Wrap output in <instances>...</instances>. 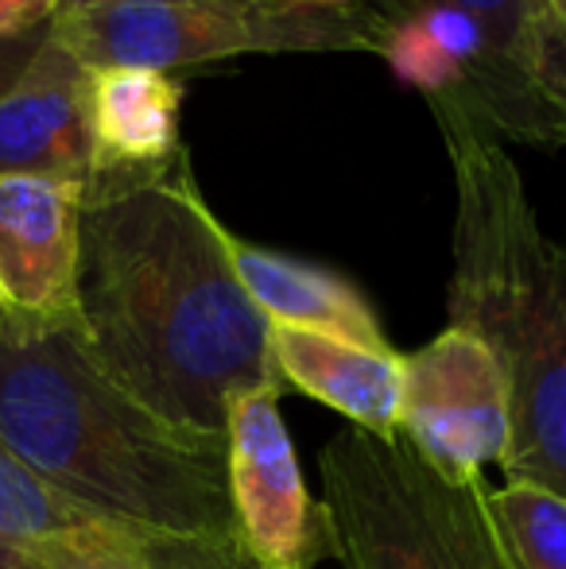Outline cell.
I'll list each match as a JSON object with an SVG mask.
<instances>
[{"label": "cell", "mask_w": 566, "mask_h": 569, "mask_svg": "<svg viewBox=\"0 0 566 569\" xmlns=\"http://www.w3.org/2000/svg\"><path fill=\"white\" fill-rule=\"evenodd\" d=\"M481 23L500 62L566 106V36L555 28L544 0H443Z\"/></svg>", "instance_id": "14"}, {"label": "cell", "mask_w": 566, "mask_h": 569, "mask_svg": "<svg viewBox=\"0 0 566 569\" xmlns=\"http://www.w3.org/2000/svg\"><path fill=\"white\" fill-rule=\"evenodd\" d=\"M182 82L143 67L90 70L93 174H143L182 151Z\"/></svg>", "instance_id": "12"}, {"label": "cell", "mask_w": 566, "mask_h": 569, "mask_svg": "<svg viewBox=\"0 0 566 569\" xmlns=\"http://www.w3.org/2000/svg\"><path fill=\"white\" fill-rule=\"evenodd\" d=\"M86 182L0 179V307L36 318L78 315Z\"/></svg>", "instance_id": "9"}, {"label": "cell", "mask_w": 566, "mask_h": 569, "mask_svg": "<svg viewBox=\"0 0 566 569\" xmlns=\"http://www.w3.org/2000/svg\"><path fill=\"white\" fill-rule=\"evenodd\" d=\"M182 148L159 171L86 182L78 326L93 360L159 419L226 435L229 399L280 391L272 322L249 299Z\"/></svg>", "instance_id": "1"}, {"label": "cell", "mask_w": 566, "mask_h": 569, "mask_svg": "<svg viewBox=\"0 0 566 569\" xmlns=\"http://www.w3.org/2000/svg\"><path fill=\"white\" fill-rule=\"evenodd\" d=\"M454 171L450 326L493 349L513 446L500 469L566 496V248L539 226L505 140L469 109L430 106Z\"/></svg>", "instance_id": "3"}, {"label": "cell", "mask_w": 566, "mask_h": 569, "mask_svg": "<svg viewBox=\"0 0 566 569\" xmlns=\"http://www.w3.org/2000/svg\"><path fill=\"white\" fill-rule=\"evenodd\" d=\"M0 442L82 508L156 542L249 550L229 496L226 435H195L93 360L78 315L0 307Z\"/></svg>", "instance_id": "2"}, {"label": "cell", "mask_w": 566, "mask_h": 569, "mask_svg": "<svg viewBox=\"0 0 566 569\" xmlns=\"http://www.w3.org/2000/svg\"><path fill=\"white\" fill-rule=\"evenodd\" d=\"M0 539L43 569H265L249 550L156 542L47 485L0 442Z\"/></svg>", "instance_id": "8"}, {"label": "cell", "mask_w": 566, "mask_h": 569, "mask_svg": "<svg viewBox=\"0 0 566 569\" xmlns=\"http://www.w3.org/2000/svg\"><path fill=\"white\" fill-rule=\"evenodd\" d=\"M400 438L446 480H485V465H505L513 446L508 380L493 349L446 326L435 341L404 357Z\"/></svg>", "instance_id": "6"}, {"label": "cell", "mask_w": 566, "mask_h": 569, "mask_svg": "<svg viewBox=\"0 0 566 569\" xmlns=\"http://www.w3.org/2000/svg\"><path fill=\"white\" fill-rule=\"evenodd\" d=\"M547 4V12H552V20H555V28L566 36V0H544Z\"/></svg>", "instance_id": "19"}, {"label": "cell", "mask_w": 566, "mask_h": 569, "mask_svg": "<svg viewBox=\"0 0 566 569\" xmlns=\"http://www.w3.org/2000/svg\"><path fill=\"white\" fill-rule=\"evenodd\" d=\"M51 31L90 70L175 74L241 54H377L385 16L280 0H70Z\"/></svg>", "instance_id": "5"}, {"label": "cell", "mask_w": 566, "mask_h": 569, "mask_svg": "<svg viewBox=\"0 0 566 569\" xmlns=\"http://www.w3.org/2000/svg\"><path fill=\"white\" fill-rule=\"evenodd\" d=\"M229 496L249 555L265 569H315L334 558L318 500H310L280 391H241L226 411Z\"/></svg>", "instance_id": "7"}, {"label": "cell", "mask_w": 566, "mask_h": 569, "mask_svg": "<svg viewBox=\"0 0 566 569\" xmlns=\"http://www.w3.org/2000/svg\"><path fill=\"white\" fill-rule=\"evenodd\" d=\"M0 569H43L36 558H28L23 550H16L12 542L0 539Z\"/></svg>", "instance_id": "18"}, {"label": "cell", "mask_w": 566, "mask_h": 569, "mask_svg": "<svg viewBox=\"0 0 566 569\" xmlns=\"http://www.w3.org/2000/svg\"><path fill=\"white\" fill-rule=\"evenodd\" d=\"M62 4H70V0H62ZM280 4H307V8H315L310 0H280Z\"/></svg>", "instance_id": "20"}, {"label": "cell", "mask_w": 566, "mask_h": 569, "mask_svg": "<svg viewBox=\"0 0 566 569\" xmlns=\"http://www.w3.org/2000/svg\"><path fill=\"white\" fill-rule=\"evenodd\" d=\"M489 516L508 569H566V496L508 480L489 488Z\"/></svg>", "instance_id": "15"}, {"label": "cell", "mask_w": 566, "mask_h": 569, "mask_svg": "<svg viewBox=\"0 0 566 569\" xmlns=\"http://www.w3.org/2000/svg\"><path fill=\"white\" fill-rule=\"evenodd\" d=\"M341 569H508L485 480H446L404 438L346 427L318 453Z\"/></svg>", "instance_id": "4"}, {"label": "cell", "mask_w": 566, "mask_h": 569, "mask_svg": "<svg viewBox=\"0 0 566 569\" xmlns=\"http://www.w3.org/2000/svg\"><path fill=\"white\" fill-rule=\"evenodd\" d=\"M47 31L51 28L28 31V36H0V93L12 90L16 78L28 70V62L36 59V51L43 47Z\"/></svg>", "instance_id": "17"}, {"label": "cell", "mask_w": 566, "mask_h": 569, "mask_svg": "<svg viewBox=\"0 0 566 569\" xmlns=\"http://www.w3.org/2000/svg\"><path fill=\"white\" fill-rule=\"evenodd\" d=\"M272 360L284 388L346 415L349 427L377 438H400L404 357L393 345L369 349L330 333L272 326Z\"/></svg>", "instance_id": "11"}, {"label": "cell", "mask_w": 566, "mask_h": 569, "mask_svg": "<svg viewBox=\"0 0 566 569\" xmlns=\"http://www.w3.org/2000/svg\"><path fill=\"white\" fill-rule=\"evenodd\" d=\"M47 174L90 182V67L47 31L12 90L0 93V179Z\"/></svg>", "instance_id": "10"}, {"label": "cell", "mask_w": 566, "mask_h": 569, "mask_svg": "<svg viewBox=\"0 0 566 569\" xmlns=\"http://www.w3.org/2000/svg\"><path fill=\"white\" fill-rule=\"evenodd\" d=\"M62 0H0V36H28L51 28Z\"/></svg>", "instance_id": "16"}, {"label": "cell", "mask_w": 566, "mask_h": 569, "mask_svg": "<svg viewBox=\"0 0 566 569\" xmlns=\"http://www.w3.org/2000/svg\"><path fill=\"white\" fill-rule=\"evenodd\" d=\"M229 252L249 299L272 326H295V330L330 333L369 349H388L377 310L346 276L299 256L245 244L237 237L229 240Z\"/></svg>", "instance_id": "13"}]
</instances>
